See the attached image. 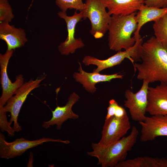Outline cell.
Segmentation results:
<instances>
[{
	"label": "cell",
	"mask_w": 167,
	"mask_h": 167,
	"mask_svg": "<svg viewBox=\"0 0 167 167\" xmlns=\"http://www.w3.org/2000/svg\"><path fill=\"white\" fill-rule=\"evenodd\" d=\"M143 38L137 40L134 45L123 51H119L108 58L104 60L99 59L94 57L87 55L85 56L82 62L85 66L90 65L97 66L93 71L99 72L102 70L120 64L126 58L129 59L133 63L134 62L141 61Z\"/></svg>",
	"instance_id": "277c9868"
},
{
	"label": "cell",
	"mask_w": 167,
	"mask_h": 167,
	"mask_svg": "<svg viewBox=\"0 0 167 167\" xmlns=\"http://www.w3.org/2000/svg\"><path fill=\"white\" fill-rule=\"evenodd\" d=\"M0 38L6 42L9 50L22 47L28 41L24 29L16 28L8 22L0 23Z\"/></svg>",
	"instance_id": "2e32d148"
},
{
	"label": "cell",
	"mask_w": 167,
	"mask_h": 167,
	"mask_svg": "<svg viewBox=\"0 0 167 167\" xmlns=\"http://www.w3.org/2000/svg\"><path fill=\"white\" fill-rule=\"evenodd\" d=\"M131 127L127 114L121 118L114 116L105 120L101 138L98 143L103 146L113 143L125 136Z\"/></svg>",
	"instance_id": "9c48e42d"
},
{
	"label": "cell",
	"mask_w": 167,
	"mask_h": 167,
	"mask_svg": "<svg viewBox=\"0 0 167 167\" xmlns=\"http://www.w3.org/2000/svg\"><path fill=\"white\" fill-rule=\"evenodd\" d=\"M152 28L156 41L167 51V13L154 21Z\"/></svg>",
	"instance_id": "ffe728a7"
},
{
	"label": "cell",
	"mask_w": 167,
	"mask_h": 167,
	"mask_svg": "<svg viewBox=\"0 0 167 167\" xmlns=\"http://www.w3.org/2000/svg\"><path fill=\"white\" fill-rule=\"evenodd\" d=\"M78 63L79 72H74L73 77L76 81L82 84L84 88L89 92L93 93L96 91L95 85L98 83L110 82L113 79L123 78V75L118 73L102 75L99 72L93 71L92 73L86 72L83 69L81 63Z\"/></svg>",
	"instance_id": "9a60e30c"
},
{
	"label": "cell",
	"mask_w": 167,
	"mask_h": 167,
	"mask_svg": "<svg viewBox=\"0 0 167 167\" xmlns=\"http://www.w3.org/2000/svg\"><path fill=\"white\" fill-rule=\"evenodd\" d=\"M5 139L4 135L0 133V157L7 159L19 156L28 150L45 143L58 142L66 144L70 143V141L68 140H63L60 139L45 137L33 140L21 138L11 142H7Z\"/></svg>",
	"instance_id": "8992f818"
},
{
	"label": "cell",
	"mask_w": 167,
	"mask_h": 167,
	"mask_svg": "<svg viewBox=\"0 0 167 167\" xmlns=\"http://www.w3.org/2000/svg\"><path fill=\"white\" fill-rule=\"evenodd\" d=\"M147 113L151 115H167V84L149 86Z\"/></svg>",
	"instance_id": "4fadbf2b"
},
{
	"label": "cell",
	"mask_w": 167,
	"mask_h": 167,
	"mask_svg": "<svg viewBox=\"0 0 167 167\" xmlns=\"http://www.w3.org/2000/svg\"><path fill=\"white\" fill-rule=\"evenodd\" d=\"M55 3L61 11L64 12H66L68 9L82 11L85 7V4L82 0H56Z\"/></svg>",
	"instance_id": "44dd1931"
},
{
	"label": "cell",
	"mask_w": 167,
	"mask_h": 167,
	"mask_svg": "<svg viewBox=\"0 0 167 167\" xmlns=\"http://www.w3.org/2000/svg\"><path fill=\"white\" fill-rule=\"evenodd\" d=\"M79 96L75 92L70 95L66 104L62 106H57L52 111V117L49 121H44L42 126L47 129L50 126L56 125L58 130L61 129L63 123L69 119H76L79 117L78 115L75 113L72 107L79 100Z\"/></svg>",
	"instance_id": "5bb4252c"
},
{
	"label": "cell",
	"mask_w": 167,
	"mask_h": 167,
	"mask_svg": "<svg viewBox=\"0 0 167 167\" xmlns=\"http://www.w3.org/2000/svg\"><path fill=\"white\" fill-rule=\"evenodd\" d=\"M149 84L143 81L141 88L137 92H134L129 89L125 91L124 105L128 109L131 119L138 122L144 121L146 117Z\"/></svg>",
	"instance_id": "ba28073f"
},
{
	"label": "cell",
	"mask_w": 167,
	"mask_h": 167,
	"mask_svg": "<svg viewBox=\"0 0 167 167\" xmlns=\"http://www.w3.org/2000/svg\"><path fill=\"white\" fill-rule=\"evenodd\" d=\"M118 105V103L113 99L109 101L105 120L108 119L114 116L116 108Z\"/></svg>",
	"instance_id": "d4e9b609"
},
{
	"label": "cell",
	"mask_w": 167,
	"mask_h": 167,
	"mask_svg": "<svg viewBox=\"0 0 167 167\" xmlns=\"http://www.w3.org/2000/svg\"><path fill=\"white\" fill-rule=\"evenodd\" d=\"M127 114L125 109L122 106L118 105L117 107L114 116L118 118L123 117Z\"/></svg>",
	"instance_id": "484cf974"
},
{
	"label": "cell",
	"mask_w": 167,
	"mask_h": 167,
	"mask_svg": "<svg viewBox=\"0 0 167 167\" xmlns=\"http://www.w3.org/2000/svg\"><path fill=\"white\" fill-rule=\"evenodd\" d=\"M14 17L8 0H0V23L11 22Z\"/></svg>",
	"instance_id": "7402d4cb"
},
{
	"label": "cell",
	"mask_w": 167,
	"mask_h": 167,
	"mask_svg": "<svg viewBox=\"0 0 167 167\" xmlns=\"http://www.w3.org/2000/svg\"><path fill=\"white\" fill-rule=\"evenodd\" d=\"M139 134L137 127L133 126L128 135L111 145L103 146L98 143H92V150L87 153L96 157L98 164L102 167H115L118 163L126 160L128 152L136 143Z\"/></svg>",
	"instance_id": "7a4b0ae2"
},
{
	"label": "cell",
	"mask_w": 167,
	"mask_h": 167,
	"mask_svg": "<svg viewBox=\"0 0 167 167\" xmlns=\"http://www.w3.org/2000/svg\"><path fill=\"white\" fill-rule=\"evenodd\" d=\"M13 50H7L4 54H0V83L2 94L0 98V105L4 106L8 101L17 92L23 84L24 78L22 75L16 76L15 81L12 82L8 76L7 67Z\"/></svg>",
	"instance_id": "30bf717a"
},
{
	"label": "cell",
	"mask_w": 167,
	"mask_h": 167,
	"mask_svg": "<svg viewBox=\"0 0 167 167\" xmlns=\"http://www.w3.org/2000/svg\"><path fill=\"white\" fill-rule=\"evenodd\" d=\"M144 4L148 7L164 8L167 7V0H144Z\"/></svg>",
	"instance_id": "cb8c5ba5"
},
{
	"label": "cell",
	"mask_w": 167,
	"mask_h": 167,
	"mask_svg": "<svg viewBox=\"0 0 167 167\" xmlns=\"http://www.w3.org/2000/svg\"><path fill=\"white\" fill-rule=\"evenodd\" d=\"M45 78V76H43L34 80L31 79L24 82L3 106L5 110L7 112L10 113L11 116L9 122L11 124L14 122L13 128L15 132L22 131L21 126L18 122V117L28 95L33 90L40 86V83Z\"/></svg>",
	"instance_id": "52a82bcc"
},
{
	"label": "cell",
	"mask_w": 167,
	"mask_h": 167,
	"mask_svg": "<svg viewBox=\"0 0 167 167\" xmlns=\"http://www.w3.org/2000/svg\"><path fill=\"white\" fill-rule=\"evenodd\" d=\"M140 63L133 64L137 79L167 84V51L152 36L143 43Z\"/></svg>",
	"instance_id": "6da1fadb"
},
{
	"label": "cell",
	"mask_w": 167,
	"mask_h": 167,
	"mask_svg": "<svg viewBox=\"0 0 167 167\" xmlns=\"http://www.w3.org/2000/svg\"><path fill=\"white\" fill-rule=\"evenodd\" d=\"M144 0H102L109 14L126 15L136 13L144 5Z\"/></svg>",
	"instance_id": "e0dca14e"
},
{
	"label": "cell",
	"mask_w": 167,
	"mask_h": 167,
	"mask_svg": "<svg viewBox=\"0 0 167 167\" xmlns=\"http://www.w3.org/2000/svg\"><path fill=\"white\" fill-rule=\"evenodd\" d=\"M115 167H167V158L139 156L125 160Z\"/></svg>",
	"instance_id": "d6986e66"
},
{
	"label": "cell",
	"mask_w": 167,
	"mask_h": 167,
	"mask_svg": "<svg viewBox=\"0 0 167 167\" xmlns=\"http://www.w3.org/2000/svg\"><path fill=\"white\" fill-rule=\"evenodd\" d=\"M136 13L126 15H113L108 28V45L110 50L118 51L133 46L136 41L132 34L137 24Z\"/></svg>",
	"instance_id": "3957f363"
},
{
	"label": "cell",
	"mask_w": 167,
	"mask_h": 167,
	"mask_svg": "<svg viewBox=\"0 0 167 167\" xmlns=\"http://www.w3.org/2000/svg\"><path fill=\"white\" fill-rule=\"evenodd\" d=\"M139 123L141 127V142L152 141L159 136H167V115L146 116L144 121Z\"/></svg>",
	"instance_id": "7c38bea8"
},
{
	"label": "cell",
	"mask_w": 167,
	"mask_h": 167,
	"mask_svg": "<svg viewBox=\"0 0 167 167\" xmlns=\"http://www.w3.org/2000/svg\"><path fill=\"white\" fill-rule=\"evenodd\" d=\"M167 13V7L157 8L144 5L136 14L137 27L134 33L133 37L136 41L141 37L139 34L142 27L148 22L155 21Z\"/></svg>",
	"instance_id": "ac0fdd59"
},
{
	"label": "cell",
	"mask_w": 167,
	"mask_h": 167,
	"mask_svg": "<svg viewBox=\"0 0 167 167\" xmlns=\"http://www.w3.org/2000/svg\"><path fill=\"white\" fill-rule=\"evenodd\" d=\"M59 16L64 19L66 24L68 32L67 37L65 41L58 46V50L63 55H68L75 52L76 50L83 47L84 45L80 38L76 39L75 37V28L77 24L82 19H84L83 12L77 13V11L71 16H68L66 12H59Z\"/></svg>",
	"instance_id": "8fae6325"
},
{
	"label": "cell",
	"mask_w": 167,
	"mask_h": 167,
	"mask_svg": "<svg viewBox=\"0 0 167 167\" xmlns=\"http://www.w3.org/2000/svg\"><path fill=\"white\" fill-rule=\"evenodd\" d=\"M7 112L5 110L3 106L0 105V128L2 132H6L9 136H13L15 132L11 124L7 119L6 115Z\"/></svg>",
	"instance_id": "603a6c76"
},
{
	"label": "cell",
	"mask_w": 167,
	"mask_h": 167,
	"mask_svg": "<svg viewBox=\"0 0 167 167\" xmlns=\"http://www.w3.org/2000/svg\"><path fill=\"white\" fill-rule=\"evenodd\" d=\"M85 7L82 11L84 19L88 18L91 23V34L96 39L102 37L108 30L111 15L106 10L102 0H86Z\"/></svg>",
	"instance_id": "5b68a950"
}]
</instances>
